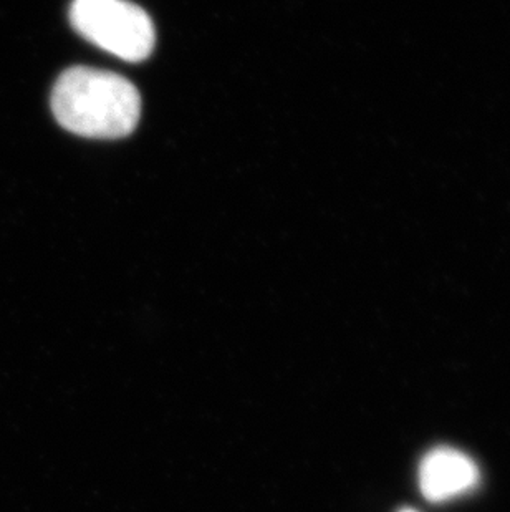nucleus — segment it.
<instances>
[{
	"label": "nucleus",
	"mask_w": 510,
	"mask_h": 512,
	"mask_svg": "<svg viewBox=\"0 0 510 512\" xmlns=\"http://www.w3.org/2000/svg\"><path fill=\"white\" fill-rule=\"evenodd\" d=\"M52 110L58 123L75 135L116 140L138 125L141 97L133 83L116 73L73 67L53 87Z\"/></svg>",
	"instance_id": "obj_1"
},
{
	"label": "nucleus",
	"mask_w": 510,
	"mask_h": 512,
	"mask_svg": "<svg viewBox=\"0 0 510 512\" xmlns=\"http://www.w3.org/2000/svg\"><path fill=\"white\" fill-rule=\"evenodd\" d=\"M70 20L78 34L126 62H143L153 52L150 15L128 0H75Z\"/></svg>",
	"instance_id": "obj_2"
},
{
	"label": "nucleus",
	"mask_w": 510,
	"mask_h": 512,
	"mask_svg": "<svg viewBox=\"0 0 510 512\" xmlns=\"http://www.w3.org/2000/svg\"><path fill=\"white\" fill-rule=\"evenodd\" d=\"M479 479L481 473L474 459L448 446L429 451L419 464V489L433 503H444L469 493L479 484Z\"/></svg>",
	"instance_id": "obj_3"
},
{
	"label": "nucleus",
	"mask_w": 510,
	"mask_h": 512,
	"mask_svg": "<svg viewBox=\"0 0 510 512\" xmlns=\"http://www.w3.org/2000/svg\"><path fill=\"white\" fill-rule=\"evenodd\" d=\"M400 512H416L414 509H401Z\"/></svg>",
	"instance_id": "obj_4"
}]
</instances>
